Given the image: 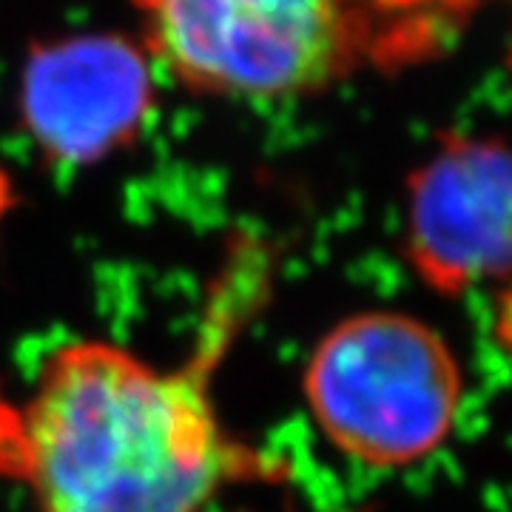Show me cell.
I'll list each match as a JSON object with an SVG mask.
<instances>
[{
    "label": "cell",
    "mask_w": 512,
    "mask_h": 512,
    "mask_svg": "<svg viewBox=\"0 0 512 512\" xmlns=\"http://www.w3.org/2000/svg\"><path fill=\"white\" fill-rule=\"evenodd\" d=\"M302 393L336 453L376 470H404L450 441L464 373L450 342L419 316L365 311L316 342Z\"/></svg>",
    "instance_id": "cell-3"
},
{
    "label": "cell",
    "mask_w": 512,
    "mask_h": 512,
    "mask_svg": "<svg viewBox=\"0 0 512 512\" xmlns=\"http://www.w3.org/2000/svg\"><path fill=\"white\" fill-rule=\"evenodd\" d=\"M268 259L239 237L180 365L109 339L57 345L29 393H0V476L35 512H214L234 487L282 481L285 464L234 436L214 399L217 370L268 296Z\"/></svg>",
    "instance_id": "cell-1"
},
{
    "label": "cell",
    "mask_w": 512,
    "mask_h": 512,
    "mask_svg": "<svg viewBox=\"0 0 512 512\" xmlns=\"http://www.w3.org/2000/svg\"><path fill=\"white\" fill-rule=\"evenodd\" d=\"M154 106V63L131 37L37 43L20 72V126L37 154L60 168L100 163L137 143Z\"/></svg>",
    "instance_id": "cell-5"
},
{
    "label": "cell",
    "mask_w": 512,
    "mask_h": 512,
    "mask_svg": "<svg viewBox=\"0 0 512 512\" xmlns=\"http://www.w3.org/2000/svg\"><path fill=\"white\" fill-rule=\"evenodd\" d=\"M154 66L191 94L276 103L424 55L393 0H128Z\"/></svg>",
    "instance_id": "cell-2"
},
{
    "label": "cell",
    "mask_w": 512,
    "mask_h": 512,
    "mask_svg": "<svg viewBox=\"0 0 512 512\" xmlns=\"http://www.w3.org/2000/svg\"><path fill=\"white\" fill-rule=\"evenodd\" d=\"M510 148L493 134H444L407 177L402 254L421 285L456 299L510 279Z\"/></svg>",
    "instance_id": "cell-4"
}]
</instances>
